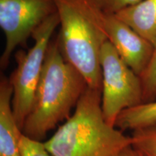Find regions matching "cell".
<instances>
[{
    "label": "cell",
    "instance_id": "52a82bcc",
    "mask_svg": "<svg viewBox=\"0 0 156 156\" xmlns=\"http://www.w3.org/2000/svg\"><path fill=\"white\" fill-rule=\"evenodd\" d=\"M108 41L122 61L140 77L147 69L155 52V47L145 38L115 15L106 14Z\"/></svg>",
    "mask_w": 156,
    "mask_h": 156
},
{
    "label": "cell",
    "instance_id": "ba28073f",
    "mask_svg": "<svg viewBox=\"0 0 156 156\" xmlns=\"http://www.w3.org/2000/svg\"><path fill=\"white\" fill-rule=\"evenodd\" d=\"M13 88L9 78L0 80V156H21L20 144L23 135L12 110Z\"/></svg>",
    "mask_w": 156,
    "mask_h": 156
},
{
    "label": "cell",
    "instance_id": "30bf717a",
    "mask_svg": "<svg viewBox=\"0 0 156 156\" xmlns=\"http://www.w3.org/2000/svg\"><path fill=\"white\" fill-rule=\"evenodd\" d=\"M156 123V101L125 109L119 115L115 126L121 131L135 130Z\"/></svg>",
    "mask_w": 156,
    "mask_h": 156
},
{
    "label": "cell",
    "instance_id": "8992f818",
    "mask_svg": "<svg viewBox=\"0 0 156 156\" xmlns=\"http://www.w3.org/2000/svg\"><path fill=\"white\" fill-rule=\"evenodd\" d=\"M56 12L54 0H0V26L6 37L0 58L2 69L8 66L15 48L25 47L36 29Z\"/></svg>",
    "mask_w": 156,
    "mask_h": 156
},
{
    "label": "cell",
    "instance_id": "7a4b0ae2",
    "mask_svg": "<svg viewBox=\"0 0 156 156\" xmlns=\"http://www.w3.org/2000/svg\"><path fill=\"white\" fill-rule=\"evenodd\" d=\"M102 90L87 86L73 114L43 142L51 156H115L132 137L109 125L101 107Z\"/></svg>",
    "mask_w": 156,
    "mask_h": 156
},
{
    "label": "cell",
    "instance_id": "8fae6325",
    "mask_svg": "<svg viewBox=\"0 0 156 156\" xmlns=\"http://www.w3.org/2000/svg\"><path fill=\"white\" fill-rule=\"evenodd\" d=\"M132 146L143 156H156V123L137 129L132 135Z\"/></svg>",
    "mask_w": 156,
    "mask_h": 156
},
{
    "label": "cell",
    "instance_id": "4fadbf2b",
    "mask_svg": "<svg viewBox=\"0 0 156 156\" xmlns=\"http://www.w3.org/2000/svg\"><path fill=\"white\" fill-rule=\"evenodd\" d=\"M21 156H51L42 142L36 141L23 134L20 144Z\"/></svg>",
    "mask_w": 156,
    "mask_h": 156
},
{
    "label": "cell",
    "instance_id": "9c48e42d",
    "mask_svg": "<svg viewBox=\"0 0 156 156\" xmlns=\"http://www.w3.org/2000/svg\"><path fill=\"white\" fill-rule=\"evenodd\" d=\"M116 17L135 30L156 48V0H142L122 9Z\"/></svg>",
    "mask_w": 156,
    "mask_h": 156
},
{
    "label": "cell",
    "instance_id": "5b68a950",
    "mask_svg": "<svg viewBox=\"0 0 156 156\" xmlns=\"http://www.w3.org/2000/svg\"><path fill=\"white\" fill-rule=\"evenodd\" d=\"M100 64L103 116L109 125L115 126L121 112L143 103L141 80L122 61L108 40L101 48Z\"/></svg>",
    "mask_w": 156,
    "mask_h": 156
},
{
    "label": "cell",
    "instance_id": "6da1fadb",
    "mask_svg": "<svg viewBox=\"0 0 156 156\" xmlns=\"http://www.w3.org/2000/svg\"><path fill=\"white\" fill-rule=\"evenodd\" d=\"M87 86L83 75L64 57L58 36L51 40L23 134L36 141L44 140L58 123L71 116Z\"/></svg>",
    "mask_w": 156,
    "mask_h": 156
},
{
    "label": "cell",
    "instance_id": "277c9868",
    "mask_svg": "<svg viewBox=\"0 0 156 156\" xmlns=\"http://www.w3.org/2000/svg\"><path fill=\"white\" fill-rule=\"evenodd\" d=\"M59 23L57 12L51 15L33 34L34 46L28 51L20 50L15 53L17 67L9 79L13 88V113L21 130L33 106L51 38Z\"/></svg>",
    "mask_w": 156,
    "mask_h": 156
},
{
    "label": "cell",
    "instance_id": "9a60e30c",
    "mask_svg": "<svg viewBox=\"0 0 156 156\" xmlns=\"http://www.w3.org/2000/svg\"><path fill=\"white\" fill-rule=\"evenodd\" d=\"M115 156H143L137 151L132 147V145L128 146L117 153Z\"/></svg>",
    "mask_w": 156,
    "mask_h": 156
},
{
    "label": "cell",
    "instance_id": "5bb4252c",
    "mask_svg": "<svg viewBox=\"0 0 156 156\" xmlns=\"http://www.w3.org/2000/svg\"><path fill=\"white\" fill-rule=\"evenodd\" d=\"M142 0H95L105 14L115 15L122 9L140 3Z\"/></svg>",
    "mask_w": 156,
    "mask_h": 156
},
{
    "label": "cell",
    "instance_id": "3957f363",
    "mask_svg": "<svg viewBox=\"0 0 156 156\" xmlns=\"http://www.w3.org/2000/svg\"><path fill=\"white\" fill-rule=\"evenodd\" d=\"M59 17V46L64 57L86 80L102 90L100 54L108 40L106 14L95 0H54Z\"/></svg>",
    "mask_w": 156,
    "mask_h": 156
},
{
    "label": "cell",
    "instance_id": "7c38bea8",
    "mask_svg": "<svg viewBox=\"0 0 156 156\" xmlns=\"http://www.w3.org/2000/svg\"><path fill=\"white\" fill-rule=\"evenodd\" d=\"M140 77L143 103L153 102L156 100V48L151 63Z\"/></svg>",
    "mask_w": 156,
    "mask_h": 156
}]
</instances>
